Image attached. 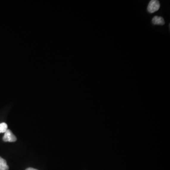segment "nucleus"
Returning <instances> with one entry per match:
<instances>
[{"instance_id":"4","label":"nucleus","mask_w":170,"mask_h":170,"mask_svg":"<svg viewBox=\"0 0 170 170\" xmlns=\"http://www.w3.org/2000/svg\"><path fill=\"white\" fill-rule=\"evenodd\" d=\"M9 167L8 166L6 160L0 157V170H8Z\"/></svg>"},{"instance_id":"1","label":"nucleus","mask_w":170,"mask_h":170,"mask_svg":"<svg viewBox=\"0 0 170 170\" xmlns=\"http://www.w3.org/2000/svg\"><path fill=\"white\" fill-rule=\"evenodd\" d=\"M160 4L157 0H152L149 2L147 6V11L150 13L157 12L160 9Z\"/></svg>"},{"instance_id":"5","label":"nucleus","mask_w":170,"mask_h":170,"mask_svg":"<svg viewBox=\"0 0 170 170\" xmlns=\"http://www.w3.org/2000/svg\"><path fill=\"white\" fill-rule=\"evenodd\" d=\"M8 130V125L5 122L0 123V133H5Z\"/></svg>"},{"instance_id":"2","label":"nucleus","mask_w":170,"mask_h":170,"mask_svg":"<svg viewBox=\"0 0 170 170\" xmlns=\"http://www.w3.org/2000/svg\"><path fill=\"white\" fill-rule=\"evenodd\" d=\"M2 139L4 142H14L16 141L17 139L16 136L12 132V131L8 129L4 133V135Z\"/></svg>"},{"instance_id":"6","label":"nucleus","mask_w":170,"mask_h":170,"mask_svg":"<svg viewBox=\"0 0 170 170\" xmlns=\"http://www.w3.org/2000/svg\"><path fill=\"white\" fill-rule=\"evenodd\" d=\"M26 170H38L37 169H34V168H28L26 169Z\"/></svg>"},{"instance_id":"3","label":"nucleus","mask_w":170,"mask_h":170,"mask_svg":"<svg viewBox=\"0 0 170 170\" xmlns=\"http://www.w3.org/2000/svg\"><path fill=\"white\" fill-rule=\"evenodd\" d=\"M152 23L154 25H163L165 24L164 19L162 17L155 16L152 19Z\"/></svg>"}]
</instances>
